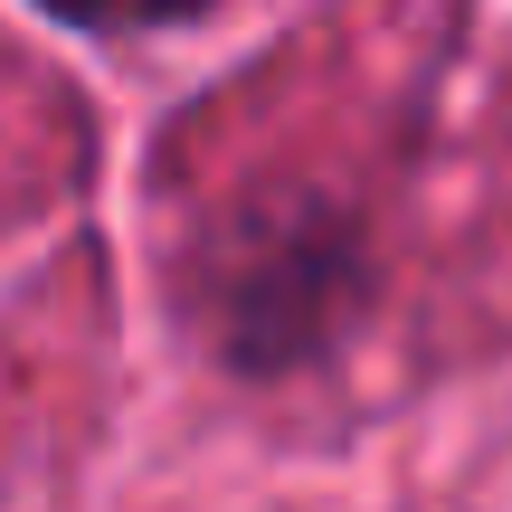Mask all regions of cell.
<instances>
[{
    "mask_svg": "<svg viewBox=\"0 0 512 512\" xmlns=\"http://www.w3.org/2000/svg\"><path fill=\"white\" fill-rule=\"evenodd\" d=\"M48 19H76V29H152V19H181L200 0H38Z\"/></svg>",
    "mask_w": 512,
    "mask_h": 512,
    "instance_id": "obj_1",
    "label": "cell"
}]
</instances>
